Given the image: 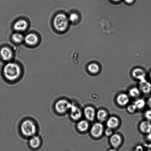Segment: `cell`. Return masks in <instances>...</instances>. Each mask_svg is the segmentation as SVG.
I'll list each match as a JSON object with an SVG mask.
<instances>
[{"label":"cell","instance_id":"1","mask_svg":"<svg viewBox=\"0 0 151 151\" xmlns=\"http://www.w3.org/2000/svg\"><path fill=\"white\" fill-rule=\"evenodd\" d=\"M3 73L6 79L10 81H14L20 76L22 70L20 66L17 63L10 62L4 66Z\"/></svg>","mask_w":151,"mask_h":151},{"label":"cell","instance_id":"2","mask_svg":"<svg viewBox=\"0 0 151 151\" xmlns=\"http://www.w3.org/2000/svg\"><path fill=\"white\" fill-rule=\"evenodd\" d=\"M37 129L35 123L31 119L25 120L20 126L21 132L25 137H30L35 135Z\"/></svg>","mask_w":151,"mask_h":151},{"label":"cell","instance_id":"3","mask_svg":"<svg viewBox=\"0 0 151 151\" xmlns=\"http://www.w3.org/2000/svg\"><path fill=\"white\" fill-rule=\"evenodd\" d=\"M69 23L68 17L63 13L57 14L53 20V25L55 29L60 32H64L68 29Z\"/></svg>","mask_w":151,"mask_h":151},{"label":"cell","instance_id":"4","mask_svg":"<svg viewBox=\"0 0 151 151\" xmlns=\"http://www.w3.org/2000/svg\"><path fill=\"white\" fill-rule=\"evenodd\" d=\"M72 104H73L66 99H60L56 102L55 109L57 113L63 114L69 111Z\"/></svg>","mask_w":151,"mask_h":151},{"label":"cell","instance_id":"5","mask_svg":"<svg viewBox=\"0 0 151 151\" xmlns=\"http://www.w3.org/2000/svg\"><path fill=\"white\" fill-rule=\"evenodd\" d=\"M104 131L103 125L100 123H96L92 127L90 130V134L93 137L99 138L102 136Z\"/></svg>","mask_w":151,"mask_h":151},{"label":"cell","instance_id":"6","mask_svg":"<svg viewBox=\"0 0 151 151\" xmlns=\"http://www.w3.org/2000/svg\"><path fill=\"white\" fill-rule=\"evenodd\" d=\"M0 55L4 61H9L13 59V53L12 50L8 47H4L0 50Z\"/></svg>","mask_w":151,"mask_h":151},{"label":"cell","instance_id":"7","mask_svg":"<svg viewBox=\"0 0 151 151\" xmlns=\"http://www.w3.org/2000/svg\"><path fill=\"white\" fill-rule=\"evenodd\" d=\"M28 23L26 20L20 19L16 21L13 25V28L17 32H21L27 30Z\"/></svg>","mask_w":151,"mask_h":151},{"label":"cell","instance_id":"8","mask_svg":"<svg viewBox=\"0 0 151 151\" xmlns=\"http://www.w3.org/2000/svg\"><path fill=\"white\" fill-rule=\"evenodd\" d=\"M39 41V38L36 35L30 33L24 36V42L27 45L35 46L37 44Z\"/></svg>","mask_w":151,"mask_h":151},{"label":"cell","instance_id":"9","mask_svg":"<svg viewBox=\"0 0 151 151\" xmlns=\"http://www.w3.org/2000/svg\"><path fill=\"white\" fill-rule=\"evenodd\" d=\"M41 137L36 134L30 137L29 140V147L35 150L39 149L41 147Z\"/></svg>","mask_w":151,"mask_h":151},{"label":"cell","instance_id":"10","mask_svg":"<svg viewBox=\"0 0 151 151\" xmlns=\"http://www.w3.org/2000/svg\"><path fill=\"white\" fill-rule=\"evenodd\" d=\"M69 112L70 118L73 120L78 121L82 116V112L81 109L73 104Z\"/></svg>","mask_w":151,"mask_h":151},{"label":"cell","instance_id":"11","mask_svg":"<svg viewBox=\"0 0 151 151\" xmlns=\"http://www.w3.org/2000/svg\"><path fill=\"white\" fill-rule=\"evenodd\" d=\"M84 116L88 120L91 121H94L96 116L95 110L91 106H87L84 110Z\"/></svg>","mask_w":151,"mask_h":151},{"label":"cell","instance_id":"12","mask_svg":"<svg viewBox=\"0 0 151 151\" xmlns=\"http://www.w3.org/2000/svg\"><path fill=\"white\" fill-rule=\"evenodd\" d=\"M109 140L111 145L115 148H116L122 143V139L119 134H116L111 136Z\"/></svg>","mask_w":151,"mask_h":151},{"label":"cell","instance_id":"13","mask_svg":"<svg viewBox=\"0 0 151 151\" xmlns=\"http://www.w3.org/2000/svg\"><path fill=\"white\" fill-rule=\"evenodd\" d=\"M139 89L144 94H147L151 91V84L146 80L140 81Z\"/></svg>","mask_w":151,"mask_h":151},{"label":"cell","instance_id":"14","mask_svg":"<svg viewBox=\"0 0 151 151\" xmlns=\"http://www.w3.org/2000/svg\"><path fill=\"white\" fill-rule=\"evenodd\" d=\"M129 98L125 93H121L117 96L116 99L117 103L119 106H124L128 104L129 102Z\"/></svg>","mask_w":151,"mask_h":151},{"label":"cell","instance_id":"15","mask_svg":"<svg viewBox=\"0 0 151 151\" xmlns=\"http://www.w3.org/2000/svg\"><path fill=\"white\" fill-rule=\"evenodd\" d=\"M132 76L136 79L139 80L140 81L146 80V74L142 69L140 68L134 69L132 72Z\"/></svg>","mask_w":151,"mask_h":151},{"label":"cell","instance_id":"16","mask_svg":"<svg viewBox=\"0 0 151 151\" xmlns=\"http://www.w3.org/2000/svg\"><path fill=\"white\" fill-rule=\"evenodd\" d=\"M119 120L116 117L112 116L109 118L106 121V125L108 128L114 129L117 128L119 125Z\"/></svg>","mask_w":151,"mask_h":151},{"label":"cell","instance_id":"17","mask_svg":"<svg viewBox=\"0 0 151 151\" xmlns=\"http://www.w3.org/2000/svg\"><path fill=\"white\" fill-rule=\"evenodd\" d=\"M139 129L142 132L148 134L151 132V123L148 121H143L140 124Z\"/></svg>","mask_w":151,"mask_h":151},{"label":"cell","instance_id":"18","mask_svg":"<svg viewBox=\"0 0 151 151\" xmlns=\"http://www.w3.org/2000/svg\"><path fill=\"white\" fill-rule=\"evenodd\" d=\"M12 39L16 44H21L24 41V36L21 32H17L12 35Z\"/></svg>","mask_w":151,"mask_h":151},{"label":"cell","instance_id":"19","mask_svg":"<svg viewBox=\"0 0 151 151\" xmlns=\"http://www.w3.org/2000/svg\"><path fill=\"white\" fill-rule=\"evenodd\" d=\"M89 127V124L87 121L82 120L80 121L77 124L78 129L81 132H84L88 129Z\"/></svg>","mask_w":151,"mask_h":151},{"label":"cell","instance_id":"20","mask_svg":"<svg viewBox=\"0 0 151 151\" xmlns=\"http://www.w3.org/2000/svg\"><path fill=\"white\" fill-rule=\"evenodd\" d=\"M107 116V112L105 109H100L98 111L97 113V119L101 122L106 121Z\"/></svg>","mask_w":151,"mask_h":151},{"label":"cell","instance_id":"21","mask_svg":"<svg viewBox=\"0 0 151 151\" xmlns=\"http://www.w3.org/2000/svg\"><path fill=\"white\" fill-rule=\"evenodd\" d=\"M100 67L96 63H92L89 65L88 69L89 72L92 74H96L100 70Z\"/></svg>","mask_w":151,"mask_h":151},{"label":"cell","instance_id":"22","mask_svg":"<svg viewBox=\"0 0 151 151\" xmlns=\"http://www.w3.org/2000/svg\"><path fill=\"white\" fill-rule=\"evenodd\" d=\"M140 90L137 87H133L129 91L130 96L132 97H138L140 96Z\"/></svg>","mask_w":151,"mask_h":151},{"label":"cell","instance_id":"23","mask_svg":"<svg viewBox=\"0 0 151 151\" xmlns=\"http://www.w3.org/2000/svg\"><path fill=\"white\" fill-rule=\"evenodd\" d=\"M137 109H142L145 107L146 105V102L143 99H139L134 102Z\"/></svg>","mask_w":151,"mask_h":151},{"label":"cell","instance_id":"24","mask_svg":"<svg viewBox=\"0 0 151 151\" xmlns=\"http://www.w3.org/2000/svg\"><path fill=\"white\" fill-rule=\"evenodd\" d=\"M69 22L72 23H74L78 21L79 19V16L75 13H72L69 15L68 17Z\"/></svg>","mask_w":151,"mask_h":151},{"label":"cell","instance_id":"25","mask_svg":"<svg viewBox=\"0 0 151 151\" xmlns=\"http://www.w3.org/2000/svg\"><path fill=\"white\" fill-rule=\"evenodd\" d=\"M137 107L134 104L129 105L127 108V111L130 113H134L135 111L137 110Z\"/></svg>","mask_w":151,"mask_h":151},{"label":"cell","instance_id":"26","mask_svg":"<svg viewBox=\"0 0 151 151\" xmlns=\"http://www.w3.org/2000/svg\"><path fill=\"white\" fill-rule=\"evenodd\" d=\"M104 134L106 137H111L113 134V131H112L111 129L108 128L105 130Z\"/></svg>","mask_w":151,"mask_h":151},{"label":"cell","instance_id":"27","mask_svg":"<svg viewBox=\"0 0 151 151\" xmlns=\"http://www.w3.org/2000/svg\"><path fill=\"white\" fill-rule=\"evenodd\" d=\"M145 116L147 120L151 121V110H148L145 112Z\"/></svg>","mask_w":151,"mask_h":151},{"label":"cell","instance_id":"28","mask_svg":"<svg viewBox=\"0 0 151 151\" xmlns=\"http://www.w3.org/2000/svg\"><path fill=\"white\" fill-rule=\"evenodd\" d=\"M134 151H144L142 146L140 145L137 146L136 147Z\"/></svg>","mask_w":151,"mask_h":151},{"label":"cell","instance_id":"29","mask_svg":"<svg viewBox=\"0 0 151 151\" xmlns=\"http://www.w3.org/2000/svg\"><path fill=\"white\" fill-rule=\"evenodd\" d=\"M147 105L149 108L151 109V97L148 99L147 102Z\"/></svg>","mask_w":151,"mask_h":151},{"label":"cell","instance_id":"30","mask_svg":"<svg viewBox=\"0 0 151 151\" xmlns=\"http://www.w3.org/2000/svg\"><path fill=\"white\" fill-rule=\"evenodd\" d=\"M146 147L147 148V151H151V143L147 145Z\"/></svg>","mask_w":151,"mask_h":151},{"label":"cell","instance_id":"31","mask_svg":"<svg viewBox=\"0 0 151 151\" xmlns=\"http://www.w3.org/2000/svg\"><path fill=\"white\" fill-rule=\"evenodd\" d=\"M147 137L148 140L151 141V132L148 134Z\"/></svg>","mask_w":151,"mask_h":151},{"label":"cell","instance_id":"32","mask_svg":"<svg viewBox=\"0 0 151 151\" xmlns=\"http://www.w3.org/2000/svg\"><path fill=\"white\" fill-rule=\"evenodd\" d=\"M126 2L128 4H131L134 2V0H125Z\"/></svg>","mask_w":151,"mask_h":151},{"label":"cell","instance_id":"33","mask_svg":"<svg viewBox=\"0 0 151 151\" xmlns=\"http://www.w3.org/2000/svg\"><path fill=\"white\" fill-rule=\"evenodd\" d=\"M108 151H117L116 150H115V149H109V150Z\"/></svg>","mask_w":151,"mask_h":151},{"label":"cell","instance_id":"34","mask_svg":"<svg viewBox=\"0 0 151 151\" xmlns=\"http://www.w3.org/2000/svg\"><path fill=\"white\" fill-rule=\"evenodd\" d=\"M112 1H120V0H112Z\"/></svg>","mask_w":151,"mask_h":151},{"label":"cell","instance_id":"35","mask_svg":"<svg viewBox=\"0 0 151 151\" xmlns=\"http://www.w3.org/2000/svg\"><path fill=\"white\" fill-rule=\"evenodd\" d=\"M150 78L151 79V72H150Z\"/></svg>","mask_w":151,"mask_h":151}]
</instances>
